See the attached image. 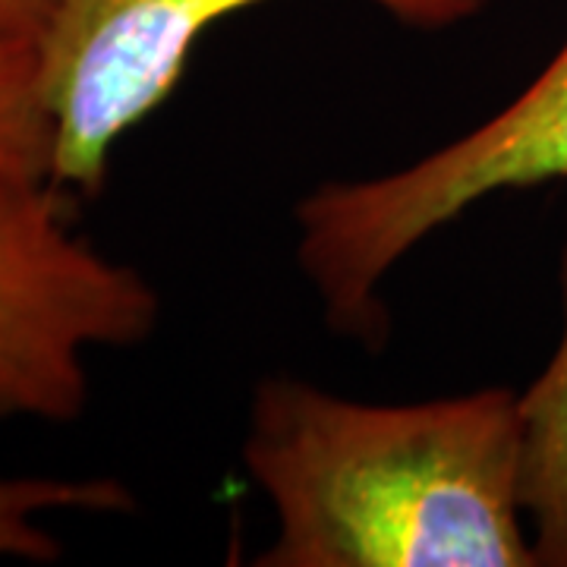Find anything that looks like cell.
Returning <instances> with one entry per match:
<instances>
[{
	"label": "cell",
	"mask_w": 567,
	"mask_h": 567,
	"mask_svg": "<svg viewBox=\"0 0 567 567\" xmlns=\"http://www.w3.org/2000/svg\"><path fill=\"white\" fill-rule=\"evenodd\" d=\"M244 464L275 511L259 567H536L520 394L365 404L256 388Z\"/></svg>",
	"instance_id": "obj_1"
},
{
	"label": "cell",
	"mask_w": 567,
	"mask_h": 567,
	"mask_svg": "<svg viewBox=\"0 0 567 567\" xmlns=\"http://www.w3.org/2000/svg\"><path fill=\"white\" fill-rule=\"evenodd\" d=\"M70 203L54 181L0 174V420H80L85 353L158 324L155 287L80 237Z\"/></svg>",
	"instance_id": "obj_3"
},
{
	"label": "cell",
	"mask_w": 567,
	"mask_h": 567,
	"mask_svg": "<svg viewBox=\"0 0 567 567\" xmlns=\"http://www.w3.org/2000/svg\"><path fill=\"white\" fill-rule=\"evenodd\" d=\"M262 0H51L39 35L41 99L54 123L51 181L95 196L114 145L181 85L212 25ZM410 29L473 20L488 0H365Z\"/></svg>",
	"instance_id": "obj_4"
},
{
	"label": "cell",
	"mask_w": 567,
	"mask_h": 567,
	"mask_svg": "<svg viewBox=\"0 0 567 567\" xmlns=\"http://www.w3.org/2000/svg\"><path fill=\"white\" fill-rule=\"evenodd\" d=\"M133 507L130 488L117 480H63V476H0V558L51 565L61 543L41 517L54 511L123 514Z\"/></svg>",
	"instance_id": "obj_6"
},
{
	"label": "cell",
	"mask_w": 567,
	"mask_h": 567,
	"mask_svg": "<svg viewBox=\"0 0 567 567\" xmlns=\"http://www.w3.org/2000/svg\"><path fill=\"white\" fill-rule=\"evenodd\" d=\"M54 123L41 99L39 41L0 32V174L51 181Z\"/></svg>",
	"instance_id": "obj_7"
},
{
	"label": "cell",
	"mask_w": 567,
	"mask_h": 567,
	"mask_svg": "<svg viewBox=\"0 0 567 567\" xmlns=\"http://www.w3.org/2000/svg\"><path fill=\"white\" fill-rule=\"evenodd\" d=\"M567 181V41L466 136L394 174L328 181L297 205V256L334 331L379 341L382 284L416 246L495 193Z\"/></svg>",
	"instance_id": "obj_2"
},
{
	"label": "cell",
	"mask_w": 567,
	"mask_h": 567,
	"mask_svg": "<svg viewBox=\"0 0 567 567\" xmlns=\"http://www.w3.org/2000/svg\"><path fill=\"white\" fill-rule=\"evenodd\" d=\"M565 328L539 379L520 394L524 511L539 565L567 567V252L561 259Z\"/></svg>",
	"instance_id": "obj_5"
},
{
	"label": "cell",
	"mask_w": 567,
	"mask_h": 567,
	"mask_svg": "<svg viewBox=\"0 0 567 567\" xmlns=\"http://www.w3.org/2000/svg\"><path fill=\"white\" fill-rule=\"evenodd\" d=\"M51 13V0H0V32L39 41Z\"/></svg>",
	"instance_id": "obj_8"
}]
</instances>
